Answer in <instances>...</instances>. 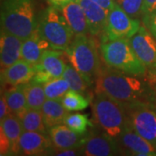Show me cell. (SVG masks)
I'll list each match as a JSON object with an SVG mask.
<instances>
[{
    "label": "cell",
    "instance_id": "6da1fadb",
    "mask_svg": "<svg viewBox=\"0 0 156 156\" xmlns=\"http://www.w3.org/2000/svg\"><path fill=\"white\" fill-rule=\"evenodd\" d=\"M95 93H104L123 105L152 103L151 85L144 76H134L101 65L95 81Z\"/></svg>",
    "mask_w": 156,
    "mask_h": 156
},
{
    "label": "cell",
    "instance_id": "7a4b0ae2",
    "mask_svg": "<svg viewBox=\"0 0 156 156\" xmlns=\"http://www.w3.org/2000/svg\"><path fill=\"white\" fill-rule=\"evenodd\" d=\"M37 28V17L32 0H2L1 30L23 40Z\"/></svg>",
    "mask_w": 156,
    "mask_h": 156
},
{
    "label": "cell",
    "instance_id": "3957f363",
    "mask_svg": "<svg viewBox=\"0 0 156 156\" xmlns=\"http://www.w3.org/2000/svg\"><path fill=\"white\" fill-rule=\"evenodd\" d=\"M92 109L95 123L114 140L129 126L125 106L104 93H95Z\"/></svg>",
    "mask_w": 156,
    "mask_h": 156
},
{
    "label": "cell",
    "instance_id": "277c9868",
    "mask_svg": "<svg viewBox=\"0 0 156 156\" xmlns=\"http://www.w3.org/2000/svg\"><path fill=\"white\" fill-rule=\"evenodd\" d=\"M65 53L70 64L91 86L101 67L99 53L93 37L89 34L75 36Z\"/></svg>",
    "mask_w": 156,
    "mask_h": 156
},
{
    "label": "cell",
    "instance_id": "5b68a950",
    "mask_svg": "<svg viewBox=\"0 0 156 156\" xmlns=\"http://www.w3.org/2000/svg\"><path fill=\"white\" fill-rule=\"evenodd\" d=\"M100 50L101 59L108 66L130 75H146L147 68L135 55L129 38L102 40Z\"/></svg>",
    "mask_w": 156,
    "mask_h": 156
},
{
    "label": "cell",
    "instance_id": "8992f818",
    "mask_svg": "<svg viewBox=\"0 0 156 156\" xmlns=\"http://www.w3.org/2000/svg\"><path fill=\"white\" fill-rule=\"evenodd\" d=\"M37 29L53 50L65 51L75 37V34L62 15L61 7L53 5L40 13Z\"/></svg>",
    "mask_w": 156,
    "mask_h": 156
},
{
    "label": "cell",
    "instance_id": "52a82bcc",
    "mask_svg": "<svg viewBox=\"0 0 156 156\" xmlns=\"http://www.w3.org/2000/svg\"><path fill=\"white\" fill-rule=\"evenodd\" d=\"M128 122L134 131L156 146V108L149 102L124 105Z\"/></svg>",
    "mask_w": 156,
    "mask_h": 156
},
{
    "label": "cell",
    "instance_id": "ba28073f",
    "mask_svg": "<svg viewBox=\"0 0 156 156\" xmlns=\"http://www.w3.org/2000/svg\"><path fill=\"white\" fill-rule=\"evenodd\" d=\"M140 25L139 19H134L128 16L116 3L108 11L106 30L102 40L130 38L139 30Z\"/></svg>",
    "mask_w": 156,
    "mask_h": 156
},
{
    "label": "cell",
    "instance_id": "9c48e42d",
    "mask_svg": "<svg viewBox=\"0 0 156 156\" xmlns=\"http://www.w3.org/2000/svg\"><path fill=\"white\" fill-rule=\"evenodd\" d=\"M156 37L143 23L139 30L129 38L136 56L147 68V71L156 72Z\"/></svg>",
    "mask_w": 156,
    "mask_h": 156
},
{
    "label": "cell",
    "instance_id": "30bf717a",
    "mask_svg": "<svg viewBox=\"0 0 156 156\" xmlns=\"http://www.w3.org/2000/svg\"><path fill=\"white\" fill-rule=\"evenodd\" d=\"M82 155L112 156L119 155L115 140L103 132L101 129L92 128L85 134L81 146Z\"/></svg>",
    "mask_w": 156,
    "mask_h": 156
},
{
    "label": "cell",
    "instance_id": "8fae6325",
    "mask_svg": "<svg viewBox=\"0 0 156 156\" xmlns=\"http://www.w3.org/2000/svg\"><path fill=\"white\" fill-rule=\"evenodd\" d=\"M115 141L119 155L156 156V146L137 134L130 125Z\"/></svg>",
    "mask_w": 156,
    "mask_h": 156
},
{
    "label": "cell",
    "instance_id": "7c38bea8",
    "mask_svg": "<svg viewBox=\"0 0 156 156\" xmlns=\"http://www.w3.org/2000/svg\"><path fill=\"white\" fill-rule=\"evenodd\" d=\"M19 155H53L56 147L49 134L23 131L19 142Z\"/></svg>",
    "mask_w": 156,
    "mask_h": 156
},
{
    "label": "cell",
    "instance_id": "4fadbf2b",
    "mask_svg": "<svg viewBox=\"0 0 156 156\" xmlns=\"http://www.w3.org/2000/svg\"><path fill=\"white\" fill-rule=\"evenodd\" d=\"M34 75V64L21 58L4 70H1V83L10 86L22 85L31 81Z\"/></svg>",
    "mask_w": 156,
    "mask_h": 156
},
{
    "label": "cell",
    "instance_id": "5bb4252c",
    "mask_svg": "<svg viewBox=\"0 0 156 156\" xmlns=\"http://www.w3.org/2000/svg\"><path fill=\"white\" fill-rule=\"evenodd\" d=\"M23 39L13 34L1 30L0 36V61L1 70L11 66L21 59Z\"/></svg>",
    "mask_w": 156,
    "mask_h": 156
},
{
    "label": "cell",
    "instance_id": "9a60e30c",
    "mask_svg": "<svg viewBox=\"0 0 156 156\" xmlns=\"http://www.w3.org/2000/svg\"><path fill=\"white\" fill-rule=\"evenodd\" d=\"M89 23L90 35L104 36L108 11L92 0H79Z\"/></svg>",
    "mask_w": 156,
    "mask_h": 156
},
{
    "label": "cell",
    "instance_id": "2e32d148",
    "mask_svg": "<svg viewBox=\"0 0 156 156\" xmlns=\"http://www.w3.org/2000/svg\"><path fill=\"white\" fill-rule=\"evenodd\" d=\"M48 134L52 140L56 150H63L81 147L85 134L74 132L64 124H59L48 129Z\"/></svg>",
    "mask_w": 156,
    "mask_h": 156
},
{
    "label": "cell",
    "instance_id": "e0dca14e",
    "mask_svg": "<svg viewBox=\"0 0 156 156\" xmlns=\"http://www.w3.org/2000/svg\"><path fill=\"white\" fill-rule=\"evenodd\" d=\"M61 9L62 15L75 36L90 34L89 23L83 9L79 2L71 1L61 7Z\"/></svg>",
    "mask_w": 156,
    "mask_h": 156
},
{
    "label": "cell",
    "instance_id": "ac0fdd59",
    "mask_svg": "<svg viewBox=\"0 0 156 156\" xmlns=\"http://www.w3.org/2000/svg\"><path fill=\"white\" fill-rule=\"evenodd\" d=\"M50 48V44L41 36L37 29L29 37L23 41L21 58L31 64H37L44 51Z\"/></svg>",
    "mask_w": 156,
    "mask_h": 156
},
{
    "label": "cell",
    "instance_id": "d6986e66",
    "mask_svg": "<svg viewBox=\"0 0 156 156\" xmlns=\"http://www.w3.org/2000/svg\"><path fill=\"white\" fill-rule=\"evenodd\" d=\"M63 55L62 50H47L36 65L50 74L53 79L62 77L67 65L65 64Z\"/></svg>",
    "mask_w": 156,
    "mask_h": 156
},
{
    "label": "cell",
    "instance_id": "ffe728a7",
    "mask_svg": "<svg viewBox=\"0 0 156 156\" xmlns=\"http://www.w3.org/2000/svg\"><path fill=\"white\" fill-rule=\"evenodd\" d=\"M40 110L45 126L48 129L56 125L63 124L64 119L69 114V112L62 105L61 100L47 99Z\"/></svg>",
    "mask_w": 156,
    "mask_h": 156
},
{
    "label": "cell",
    "instance_id": "44dd1931",
    "mask_svg": "<svg viewBox=\"0 0 156 156\" xmlns=\"http://www.w3.org/2000/svg\"><path fill=\"white\" fill-rule=\"evenodd\" d=\"M6 136L10 140L11 145V155H19L20 152V138L22 135L23 129L19 118L11 114L1 120V126Z\"/></svg>",
    "mask_w": 156,
    "mask_h": 156
},
{
    "label": "cell",
    "instance_id": "7402d4cb",
    "mask_svg": "<svg viewBox=\"0 0 156 156\" xmlns=\"http://www.w3.org/2000/svg\"><path fill=\"white\" fill-rule=\"evenodd\" d=\"M17 117L21 122L23 131L48 134V128L45 126L41 110L27 108Z\"/></svg>",
    "mask_w": 156,
    "mask_h": 156
},
{
    "label": "cell",
    "instance_id": "603a6c76",
    "mask_svg": "<svg viewBox=\"0 0 156 156\" xmlns=\"http://www.w3.org/2000/svg\"><path fill=\"white\" fill-rule=\"evenodd\" d=\"M4 95L5 96L6 101L11 114L18 116L28 108L26 96L23 89V84L12 86L11 89L6 90Z\"/></svg>",
    "mask_w": 156,
    "mask_h": 156
},
{
    "label": "cell",
    "instance_id": "cb8c5ba5",
    "mask_svg": "<svg viewBox=\"0 0 156 156\" xmlns=\"http://www.w3.org/2000/svg\"><path fill=\"white\" fill-rule=\"evenodd\" d=\"M23 89L26 96L28 108L40 110L45 101L47 100L44 84L31 80L27 83L23 84Z\"/></svg>",
    "mask_w": 156,
    "mask_h": 156
},
{
    "label": "cell",
    "instance_id": "d4e9b609",
    "mask_svg": "<svg viewBox=\"0 0 156 156\" xmlns=\"http://www.w3.org/2000/svg\"><path fill=\"white\" fill-rule=\"evenodd\" d=\"M62 77L69 83L70 89L77 91L89 97V83H87L85 78L71 64L66 65Z\"/></svg>",
    "mask_w": 156,
    "mask_h": 156
},
{
    "label": "cell",
    "instance_id": "484cf974",
    "mask_svg": "<svg viewBox=\"0 0 156 156\" xmlns=\"http://www.w3.org/2000/svg\"><path fill=\"white\" fill-rule=\"evenodd\" d=\"M89 97L77 91L69 89L61 99L62 103L68 111H82L89 104Z\"/></svg>",
    "mask_w": 156,
    "mask_h": 156
},
{
    "label": "cell",
    "instance_id": "4316f807",
    "mask_svg": "<svg viewBox=\"0 0 156 156\" xmlns=\"http://www.w3.org/2000/svg\"><path fill=\"white\" fill-rule=\"evenodd\" d=\"M44 89L47 99L61 100L70 88L69 83L62 76L54 78L44 84Z\"/></svg>",
    "mask_w": 156,
    "mask_h": 156
},
{
    "label": "cell",
    "instance_id": "83f0119b",
    "mask_svg": "<svg viewBox=\"0 0 156 156\" xmlns=\"http://www.w3.org/2000/svg\"><path fill=\"white\" fill-rule=\"evenodd\" d=\"M64 125L73 130L74 132L81 134H86L88 132V128H93V124L89 121L87 115L75 113L69 114L64 119Z\"/></svg>",
    "mask_w": 156,
    "mask_h": 156
},
{
    "label": "cell",
    "instance_id": "f1b7e54d",
    "mask_svg": "<svg viewBox=\"0 0 156 156\" xmlns=\"http://www.w3.org/2000/svg\"><path fill=\"white\" fill-rule=\"evenodd\" d=\"M128 16L134 19H142L144 0H115Z\"/></svg>",
    "mask_w": 156,
    "mask_h": 156
},
{
    "label": "cell",
    "instance_id": "f546056e",
    "mask_svg": "<svg viewBox=\"0 0 156 156\" xmlns=\"http://www.w3.org/2000/svg\"><path fill=\"white\" fill-rule=\"evenodd\" d=\"M0 155H11V145L3 128H0Z\"/></svg>",
    "mask_w": 156,
    "mask_h": 156
},
{
    "label": "cell",
    "instance_id": "4dcf8cb0",
    "mask_svg": "<svg viewBox=\"0 0 156 156\" xmlns=\"http://www.w3.org/2000/svg\"><path fill=\"white\" fill-rule=\"evenodd\" d=\"M34 66H35V75H34L33 78H32L33 81L37 82V83H39L44 84L53 79L50 76V74H48L43 69L37 67L36 64H34Z\"/></svg>",
    "mask_w": 156,
    "mask_h": 156
},
{
    "label": "cell",
    "instance_id": "1f68e13d",
    "mask_svg": "<svg viewBox=\"0 0 156 156\" xmlns=\"http://www.w3.org/2000/svg\"><path fill=\"white\" fill-rule=\"evenodd\" d=\"M142 23L156 37V12L142 18Z\"/></svg>",
    "mask_w": 156,
    "mask_h": 156
},
{
    "label": "cell",
    "instance_id": "d6a6232c",
    "mask_svg": "<svg viewBox=\"0 0 156 156\" xmlns=\"http://www.w3.org/2000/svg\"><path fill=\"white\" fill-rule=\"evenodd\" d=\"M156 12V0H144L143 5V17L149 16Z\"/></svg>",
    "mask_w": 156,
    "mask_h": 156
},
{
    "label": "cell",
    "instance_id": "836d02e7",
    "mask_svg": "<svg viewBox=\"0 0 156 156\" xmlns=\"http://www.w3.org/2000/svg\"><path fill=\"white\" fill-rule=\"evenodd\" d=\"M53 155L59 156H76L82 155L81 147H74V148H68L63 150H56L54 152Z\"/></svg>",
    "mask_w": 156,
    "mask_h": 156
},
{
    "label": "cell",
    "instance_id": "e575fe53",
    "mask_svg": "<svg viewBox=\"0 0 156 156\" xmlns=\"http://www.w3.org/2000/svg\"><path fill=\"white\" fill-rule=\"evenodd\" d=\"M11 110L9 108V106L7 104L5 96V95H1V99H0V120L4 119L7 115H11Z\"/></svg>",
    "mask_w": 156,
    "mask_h": 156
},
{
    "label": "cell",
    "instance_id": "d590c367",
    "mask_svg": "<svg viewBox=\"0 0 156 156\" xmlns=\"http://www.w3.org/2000/svg\"><path fill=\"white\" fill-rule=\"evenodd\" d=\"M92 1L101 6L102 8H104L107 11H110L116 4L115 0H92Z\"/></svg>",
    "mask_w": 156,
    "mask_h": 156
},
{
    "label": "cell",
    "instance_id": "8d00e7d4",
    "mask_svg": "<svg viewBox=\"0 0 156 156\" xmlns=\"http://www.w3.org/2000/svg\"><path fill=\"white\" fill-rule=\"evenodd\" d=\"M53 5L58 6V7H62L63 5H67L68 3L71 2V0H49Z\"/></svg>",
    "mask_w": 156,
    "mask_h": 156
},
{
    "label": "cell",
    "instance_id": "74e56055",
    "mask_svg": "<svg viewBox=\"0 0 156 156\" xmlns=\"http://www.w3.org/2000/svg\"><path fill=\"white\" fill-rule=\"evenodd\" d=\"M71 1H75V2H79V0H71Z\"/></svg>",
    "mask_w": 156,
    "mask_h": 156
}]
</instances>
